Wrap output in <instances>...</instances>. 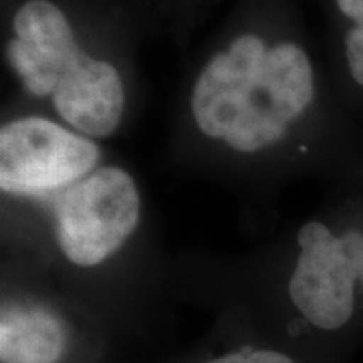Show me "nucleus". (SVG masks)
Listing matches in <instances>:
<instances>
[{
  "mask_svg": "<svg viewBox=\"0 0 363 363\" xmlns=\"http://www.w3.org/2000/svg\"><path fill=\"white\" fill-rule=\"evenodd\" d=\"M140 222V194L128 172L99 168L69 186L57 208V242L77 267H95L121 247Z\"/></svg>",
  "mask_w": 363,
  "mask_h": 363,
  "instance_id": "f03ea898",
  "label": "nucleus"
},
{
  "mask_svg": "<svg viewBox=\"0 0 363 363\" xmlns=\"http://www.w3.org/2000/svg\"><path fill=\"white\" fill-rule=\"evenodd\" d=\"M210 363H293L286 355L277 351H250L242 350L238 353H230L218 359H212Z\"/></svg>",
  "mask_w": 363,
  "mask_h": 363,
  "instance_id": "1a4fd4ad",
  "label": "nucleus"
},
{
  "mask_svg": "<svg viewBox=\"0 0 363 363\" xmlns=\"http://www.w3.org/2000/svg\"><path fill=\"white\" fill-rule=\"evenodd\" d=\"M97 145L43 117H25L0 131V188L6 194H40L89 176Z\"/></svg>",
  "mask_w": 363,
  "mask_h": 363,
  "instance_id": "7ed1b4c3",
  "label": "nucleus"
},
{
  "mask_svg": "<svg viewBox=\"0 0 363 363\" xmlns=\"http://www.w3.org/2000/svg\"><path fill=\"white\" fill-rule=\"evenodd\" d=\"M341 14L355 26H363V0H335Z\"/></svg>",
  "mask_w": 363,
  "mask_h": 363,
  "instance_id": "9b49d317",
  "label": "nucleus"
},
{
  "mask_svg": "<svg viewBox=\"0 0 363 363\" xmlns=\"http://www.w3.org/2000/svg\"><path fill=\"white\" fill-rule=\"evenodd\" d=\"M65 350L61 321L43 309H11L2 313V363H57Z\"/></svg>",
  "mask_w": 363,
  "mask_h": 363,
  "instance_id": "0eeeda50",
  "label": "nucleus"
},
{
  "mask_svg": "<svg viewBox=\"0 0 363 363\" xmlns=\"http://www.w3.org/2000/svg\"><path fill=\"white\" fill-rule=\"evenodd\" d=\"M6 59L28 93L52 95L67 71L85 55L63 11L49 0H28L13 21Z\"/></svg>",
  "mask_w": 363,
  "mask_h": 363,
  "instance_id": "39448f33",
  "label": "nucleus"
},
{
  "mask_svg": "<svg viewBox=\"0 0 363 363\" xmlns=\"http://www.w3.org/2000/svg\"><path fill=\"white\" fill-rule=\"evenodd\" d=\"M343 245H345V250L350 252L351 260L355 264V271H357V281L362 283L363 286V234L357 233V230H350L341 236Z\"/></svg>",
  "mask_w": 363,
  "mask_h": 363,
  "instance_id": "9d476101",
  "label": "nucleus"
},
{
  "mask_svg": "<svg viewBox=\"0 0 363 363\" xmlns=\"http://www.w3.org/2000/svg\"><path fill=\"white\" fill-rule=\"evenodd\" d=\"M297 267L289 295L301 315L319 329H339L353 313L357 271L341 236L321 222H307L298 233Z\"/></svg>",
  "mask_w": 363,
  "mask_h": 363,
  "instance_id": "20e7f679",
  "label": "nucleus"
},
{
  "mask_svg": "<svg viewBox=\"0 0 363 363\" xmlns=\"http://www.w3.org/2000/svg\"><path fill=\"white\" fill-rule=\"evenodd\" d=\"M313 95L311 63L298 45L267 47L257 35H242L200 73L192 113L204 135L250 154L279 142Z\"/></svg>",
  "mask_w": 363,
  "mask_h": 363,
  "instance_id": "f257e3e1",
  "label": "nucleus"
},
{
  "mask_svg": "<svg viewBox=\"0 0 363 363\" xmlns=\"http://www.w3.org/2000/svg\"><path fill=\"white\" fill-rule=\"evenodd\" d=\"M345 59L350 75L363 87V26H351L345 35Z\"/></svg>",
  "mask_w": 363,
  "mask_h": 363,
  "instance_id": "6e6552de",
  "label": "nucleus"
},
{
  "mask_svg": "<svg viewBox=\"0 0 363 363\" xmlns=\"http://www.w3.org/2000/svg\"><path fill=\"white\" fill-rule=\"evenodd\" d=\"M52 105L77 131L105 138L117 130L123 116V83L111 63L83 55L57 85Z\"/></svg>",
  "mask_w": 363,
  "mask_h": 363,
  "instance_id": "423d86ee",
  "label": "nucleus"
},
{
  "mask_svg": "<svg viewBox=\"0 0 363 363\" xmlns=\"http://www.w3.org/2000/svg\"><path fill=\"white\" fill-rule=\"evenodd\" d=\"M202 363H210V362H202Z\"/></svg>",
  "mask_w": 363,
  "mask_h": 363,
  "instance_id": "f8f14e48",
  "label": "nucleus"
}]
</instances>
